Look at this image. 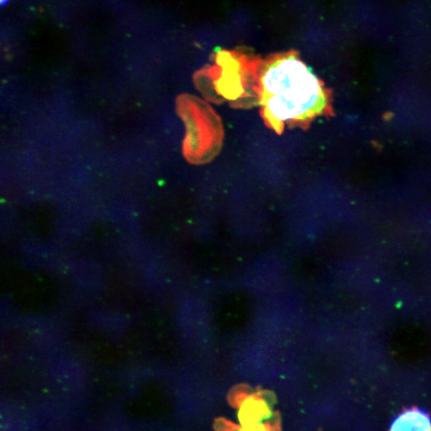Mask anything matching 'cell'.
<instances>
[{
  "label": "cell",
  "mask_w": 431,
  "mask_h": 431,
  "mask_svg": "<svg viewBox=\"0 0 431 431\" xmlns=\"http://www.w3.org/2000/svg\"><path fill=\"white\" fill-rule=\"evenodd\" d=\"M260 105L271 128L282 132L285 123L310 121L328 107L322 83L294 55L275 59L260 78Z\"/></svg>",
  "instance_id": "1"
},
{
  "label": "cell",
  "mask_w": 431,
  "mask_h": 431,
  "mask_svg": "<svg viewBox=\"0 0 431 431\" xmlns=\"http://www.w3.org/2000/svg\"><path fill=\"white\" fill-rule=\"evenodd\" d=\"M268 393L262 392L250 394L239 408V419L242 425L262 423L272 417L269 401L265 399Z\"/></svg>",
  "instance_id": "2"
},
{
  "label": "cell",
  "mask_w": 431,
  "mask_h": 431,
  "mask_svg": "<svg viewBox=\"0 0 431 431\" xmlns=\"http://www.w3.org/2000/svg\"><path fill=\"white\" fill-rule=\"evenodd\" d=\"M389 431H431V419L422 410H405L393 421Z\"/></svg>",
  "instance_id": "3"
},
{
  "label": "cell",
  "mask_w": 431,
  "mask_h": 431,
  "mask_svg": "<svg viewBox=\"0 0 431 431\" xmlns=\"http://www.w3.org/2000/svg\"><path fill=\"white\" fill-rule=\"evenodd\" d=\"M215 428L217 431H240V428L238 425L224 419L217 421Z\"/></svg>",
  "instance_id": "4"
},
{
  "label": "cell",
  "mask_w": 431,
  "mask_h": 431,
  "mask_svg": "<svg viewBox=\"0 0 431 431\" xmlns=\"http://www.w3.org/2000/svg\"><path fill=\"white\" fill-rule=\"evenodd\" d=\"M7 0H1V3H3L4 2H6Z\"/></svg>",
  "instance_id": "5"
}]
</instances>
